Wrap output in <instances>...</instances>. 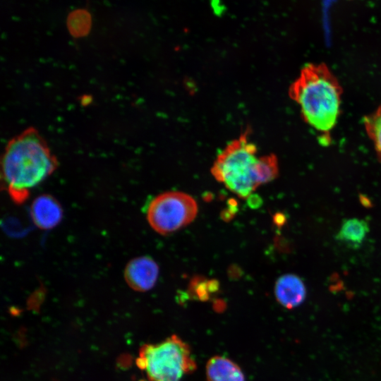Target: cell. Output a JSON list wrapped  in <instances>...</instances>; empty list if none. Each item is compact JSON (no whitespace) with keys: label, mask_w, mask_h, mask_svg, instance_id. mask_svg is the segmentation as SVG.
Segmentation results:
<instances>
[{"label":"cell","mask_w":381,"mask_h":381,"mask_svg":"<svg viewBox=\"0 0 381 381\" xmlns=\"http://www.w3.org/2000/svg\"><path fill=\"white\" fill-rule=\"evenodd\" d=\"M136 363L147 381H183L196 369L189 346L176 335L141 346Z\"/></svg>","instance_id":"277c9868"},{"label":"cell","mask_w":381,"mask_h":381,"mask_svg":"<svg viewBox=\"0 0 381 381\" xmlns=\"http://www.w3.org/2000/svg\"><path fill=\"white\" fill-rule=\"evenodd\" d=\"M198 205L188 194L169 191L155 198L147 210V219L157 233L166 235L187 226L194 220Z\"/></svg>","instance_id":"5b68a950"},{"label":"cell","mask_w":381,"mask_h":381,"mask_svg":"<svg viewBox=\"0 0 381 381\" xmlns=\"http://www.w3.org/2000/svg\"><path fill=\"white\" fill-rule=\"evenodd\" d=\"M207 381H245L240 367L228 358L215 356L206 365Z\"/></svg>","instance_id":"9c48e42d"},{"label":"cell","mask_w":381,"mask_h":381,"mask_svg":"<svg viewBox=\"0 0 381 381\" xmlns=\"http://www.w3.org/2000/svg\"><path fill=\"white\" fill-rule=\"evenodd\" d=\"M30 216L38 228L51 229L61 221L63 210L59 202L53 196L43 194L32 201Z\"/></svg>","instance_id":"52a82bcc"},{"label":"cell","mask_w":381,"mask_h":381,"mask_svg":"<svg viewBox=\"0 0 381 381\" xmlns=\"http://www.w3.org/2000/svg\"><path fill=\"white\" fill-rule=\"evenodd\" d=\"M1 165L3 185L11 199L19 204L52 174L58 162L38 131L30 128L8 141Z\"/></svg>","instance_id":"6da1fadb"},{"label":"cell","mask_w":381,"mask_h":381,"mask_svg":"<svg viewBox=\"0 0 381 381\" xmlns=\"http://www.w3.org/2000/svg\"><path fill=\"white\" fill-rule=\"evenodd\" d=\"M363 125L372 141L375 152L381 161V105L373 113L365 116Z\"/></svg>","instance_id":"8fae6325"},{"label":"cell","mask_w":381,"mask_h":381,"mask_svg":"<svg viewBox=\"0 0 381 381\" xmlns=\"http://www.w3.org/2000/svg\"><path fill=\"white\" fill-rule=\"evenodd\" d=\"M274 293L277 301L284 308L291 309L299 306L305 301L306 289L299 277L286 274L277 281Z\"/></svg>","instance_id":"ba28073f"},{"label":"cell","mask_w":381,"mask_h":381,"mask_svg":"<svg viewBox=\"0 0 381 381\" xmlns=\"http://www.w3.org/2000/svg\"><path fill=\"white\" fill-rule=\"evenodd\" d=\"M249 130L231 141L217 155L211 168L217 181L241 198H248L260 185L277 178L279 165L273 154L258 157Z\"/></svg>","instance_id":"3957f363"},{"label":"cell","mask_w":381,"mask_h":381,"mask_svg":"<svg viewBox=\"0 0 381 381\" xmlns=\"http://www.w3.org/2000/svg\"><path fill=\"white\" fill-rule=\"evenodd\" d=\"M368 232L369 226L365 220L351 218L344 221L336 238L349 248H357L361 246Z\"/></svg>","instance_id":"30bf717a"},{"label":"cell","mask_w":381,"mask_h":381,"mask_svg":"<svg viewBox=\"0 0 381 381\" xmlns=\"http://www.w3.org/2000/svg\"><path fill=\"white\" fill-rule=\"evenodd\" d=\"M342 88L323 63H310L301 70L289 88L304 121L329 139L340 114Z\"/></svg>","instance_id":"7a4b0ae2"},{"label":"cell","mask_w":381,"mask_h":381,"mask_svg":"<svg viewBox=\"0 0 381 381\" xmlns=\"http://www.w3.org/2000/svg\"><path fill=\"white\" fill-rule=\"evenodd\" d=\"M91 24L90 13L83 8L72 11L67 18L68 29L74 37H82L87 35L90 30Z\"/></svg>","instance_id":"7c38bea8"},{"label":"cell","mask_w":381,"mask_h":381,"mask_svg":"<svg viewBox=\"0 0 381 381\" xmlns=\"http://www.w3.org/2000/svg\"><path fill=\"white\" fill-rule=\"evenodd\" d=\"M158 275V265L148 256L133 258L124 270L125 281L132 289L137 291L150 290L156 284Z\"/></svg>","instance_id":"8992f818"}]
</instances>
